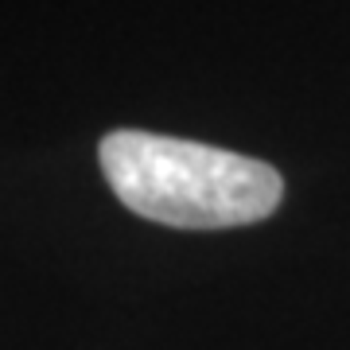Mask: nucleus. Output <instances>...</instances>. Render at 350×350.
<instances>
[{"label": "nucleus", "instance_id": "f257e3e1", "mask_svg": "<svg viewBox=\"0 0 350 350\" xmlns=\"http://www.w3.org/2000/svg\"><path fill=\"white\" fill-rule=\"evenodd\" d=\"M101 172L133 214L175 230H230L261 222L284 199L265 160L214 144L117 129L101 140Z\"/></svg>", "mask_w": 350, "mask_h": 350}]
</instances>
